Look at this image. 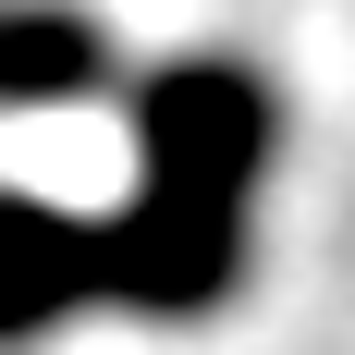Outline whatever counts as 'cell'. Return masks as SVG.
<instances>
[{
  "label": "cell",
  "instance_id": "cell-1",
  "mask_svg": "<svg viewBox=\"0 0 355 355\" xmlns=\"http://www.w3.org/2000/svg\"><path fill=\"white\" fill-rule=\"evenodd\" d=\"M270 135H282V110H270V86L233 73V62H172L135 98V147H147V184H159V196L245 209V184L270 172Z\"/></svg>",
  "mask_w": 355,
  "mask_h": 355
},
{
  "label": "cell",
  "instance_id": "cell-2",
  "mask_svg": "<svg viewBox=\"0 0 355 355\" xmlns=\"http://www.w3.org/2000/svg\"><path fill=\"white\" fill-rule=\"evenodd\" d=\"M98 257H110V306L196 319V306H220V294H233V270H245V209L159 196V184H147L123 220H98Z\"/></svg>",
  "mask_w": 355,
  "mask_h": 355
},
{
  "label": "cell",
  "instance_id": "cell-3",
  "mask_svg": "<svg viewBox=\"0 0 355 355\" xmlns=\"http://www.w3.org/2000/svg\"><path fill=\"white\" fill-rule=\"evenodd\" d=\"M73 306H110L98 220H62V209H37V196H0V343L73 319Z\"/></svg>",
  "mask_w": 355,
  "mask_h": 355
},
{
  "label": "cell",
  "instance_id": "cell-4",
  "mask_svg": "<svg viewBox=\"0 0 355 355\" xmlns=\"http://www.w3.org/2000/svg\"><path fill=\"white\" fill-rule=\"evenodd\" d=\"M110 37L86 12H49V0H0V110H49V98H98Z\"/></svg>",
  "mask_w": 355,
  "mask_h": 355
}]
</instances>
